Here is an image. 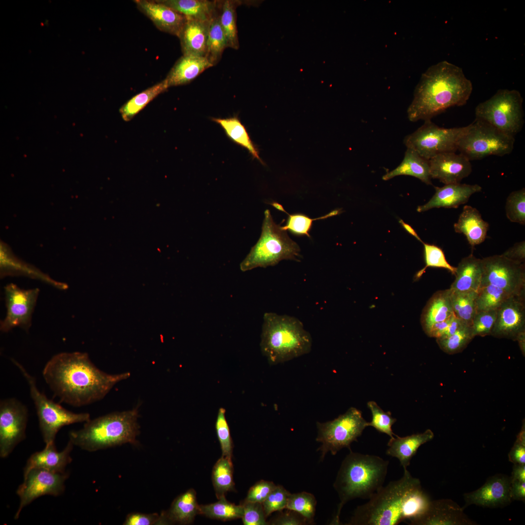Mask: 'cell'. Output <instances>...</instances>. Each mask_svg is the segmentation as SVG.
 <instances>
[{"label":"cell","mask_w":525,"mask_h":525,"mask_svg":"<svg viewBox=\"0 0 525 525\" xmlns=\"http://www.w3.org/2000/svg\"><path fill=\"white\" fill-rule=\"evenodd\" d=\"M42 375L61 402L80 407L104 398L130 373H107L94 365L88 353L76 351L53 355L45 365Z\"/></svg>","instance_id":"cell-1"},{"label":"cell","mask_w":525,"mask_h":525,"mask_svg":"<svg viewBox=\"0 0 525 525\" xmlns=\"http://www.w3.org/2000/svg\"><path fill=\"white\" fill-rule=\"evenodd\" d=\"M403 470L400 479L383 486L366 503L357 507L346 525H409L422 514L431 500L420 480Z\"/></svg>","instance_id":"cell-2"},{"label":"cell","mask_w":525,"mask_h":525,"mask_svg":"<svg viewBox=\"0 0 525 525\" xmlns=\"http://www.w3.org/2000/svg\"><path fill=\"white\" fill-rule=\"evenodd\" d=\"M472 84L462 69L447 61L432 65L422 74L407 110L409 120H431L454 106L465 105Z\"/></svg>","instance_id":"cell-3"},{"label":"cell","mask_w":525,"mask_h":525,"mask_svg":"<svg viewBox=\"0 0 525 525\" xmlns=\"http://www.w3.org/2000/svg\"><path fill=\"white\" fill-rule=\"evenodd\" d=\"M389 463L377 455L350 451L333 483L340 502L331 525L340 524L341 511L347 503L356 498L368 500L383 486Z\"/></svg>","instance_id":"cell-4"},{"label":"cell","mask_w":525,"mask_h":525,"mask_svg":"<svg viewBox=\"0 0 525 525\" xmlns=\"http://www.w3.org/2000/svg\"><path fill=\"white\" fill-rule=\"evenodd\" d=\"M138 408L114 412L85 422L69 433V440L83 450L94 452L126 443L136 444L140 426Z\"/></svg>","instance_id":"cell-5"},{"label":"cell","mask_w":525,"mask_h":525,"mask_svg":"<svg viewBox=\"0 0 525 525\" xmlns=\"http://www.w3.org/2000/svg\"><path fill=\"white\" fill-rule=\"evenodd\" d=\"M262 326L261 350L272 365L308 353L312 339L302 322L295 317L265 313Z\"/></svg>","instance_id":"cell-6"},{"label":"cell","mask_w":525,"mask_h":525,"mask_svg":"<svg viewBox=\"0 0 525 525\" xmlns=\"http://www.w3.org/2000/svg\"><path fill=\"white\" fill-rule=\"evenodd\" d=\"M300 247L276 224L268 210L264 211L262 233L257 243L241 262L240 268L245 272L257 267L274 266L283 260L299 261Z\"/></svg>","instance_id":"cell-7"},{"label":"cell","mask_w":525,"mask_h":525,"mask_svg":"<svg viewBox=\"0 0 525 525\" xmlns=\"http://www.w3.org/2000/svg\"><path fill=\"white\" fill-rule=\"evenodd\" d=\"M11 360L28 384L45 445L54 443L56 436L62 427L73 423L86 422L90 420L88 413L71 412L49 399L38 389L35 378L18 361L13 358Z\"/></svg>","instance_id":"cell-8"},{"label":"cell","mask_w":525,"mask_h":525,"mask_svg":"<svg viewBox=\"0 0 525 525\" xmlns=\"http://www.w3.org/2000/svg\"><path fill=\"white\" fill-rule=\"evenodd\" d=\"M523 98L515 89H499L475 107L476 119L484 121L505 134L515 137L524 123Z\"/></svg>","instance_id":"cell-9"},{"label":"cell","mask_w":525,"mask_h":525,"mask_svg":"<svg viewBox=\"0 0 525 525\" xmlns=\"http://www.w3.org/2000/svg\"><path fill=\"white\" fill-rule=\"evenodd\" d=\"M368 426V422L363 417L361 411L352 407L333 420L317 422L315 440L321 444L317 449L320 452V461H323L329 452L334 455L344 448L351 450V444L357 441Z\"/></svg>","instance_id":"cell-10"},{"label":"cell","mask_w":525,"mask_h":525,"mask_svg":"<svg viewBox=\"0 0 525 525\" xmlns=\"http://www.w3.org/2000/svg\"><path fill=\"white\" fill-rule=\"evenodd\" d=\"M515 140V137L475 118L460 140L457 151L470 161L493 155L501 157L512 152Z\"/></svg>","instance_id":"cell-11"},{"label":"cell","mask_w":525,"mask_h":525,"mask_svg":"<svg viewBox=\"0 0 525 525\" xmlns=\"http://www.w3.org/2000/svg\"><path fill=\"white\" fill-rule=\"evenodd\" d=\"M468 128L469 125L445 128L428 120L424 121L417 130L407 135L403 142L406 148L414 150L429 160L440 154L457 151L459 141Z\"/></svg>","instance_id":"cell-12"},{"label":"cell","mask_w":525,"mask_h":525,"mask_svg":"<svg viewBox=\"0 0 525 525\" xmlns=\"http://www.w3.org/2000/svg\"><path fill=\"white\" fill-rule=\"evenodd\" d=\"M483 272L480 286L498 287L512 296H525L524 263L496 255L482 259ZM480 288V287H479Z\"/></svg>","instance_id":"cell-13"},{"label":"cell","mask_w":525,"mask_h":525,"mask_svg":"<svg viewBox=\"0 0 525 525\" xmlns=\"http://www.w3.org/2000/svg\"><path fill=\"white\" fill-rule=\"evenodd\" d=\"M4 292L6 311L5 317L0 321V331L7 332L19 327L28 332L32 325L39 289H24L11 283L5 286Z\"/></svg>","instance_id":"cell-14"},{"label":"cell","mask_w":525,"mask_h":525,"mask_svg":"<svg viewBox=\"0 0 525 525\" xmlns=\"http://www.w3.org/2000/svg\"><path fill=\"white\" fill-rule=\"evenodd\" d=\"M27 406L15 398L0 402V456L7 457L26 438Z\"/></svg>","instance_id":"cell-15"},{"label":"cell","mask_w":525,"mask_h":525,"mask_svg":"<svg viewBox=\"0 0 525 525\" xmlns=\"http://www.w3.org/2000/svg\"><path fill=\"white\" fill-rule=\"evenodd\" d=\"M69 476L66 472H55L40 468L31 470L17 489L20 502L14 519H18L23 508L36 498L44 495L57 496L62 494Z\"/></svg>","instance_id":"cell-16"},{"label":"cell","mask_w":525,"mask_h":525,"mask_svg":"<svg viewBox=\"0 0 525 525\" xmlns=\"http://www.w3.org/2000/svg\"><path fill=\"white\" fill-rule=\"evenodd\" d=\"M523 332H525V296H512L497 310L490 335L516 341Z\"/></svg>","instance_id":"cell-17"},{"label":"cell","mask_w":525,"mask_h":525,"mask_svg":"<svg viewBox=\"0 0 525 525\" xmlns=\"http://www.w3.org/2000/svg\"><path fill=\"white\" fill-rule=\"evenodd\" d=\"M510 477L498 474L489 478L475 491L464 494L465 505H471L495 508L503 507L512 501L510 496Z\"/></svg>","instance_id":"cell-18"},{"label":"cell","mask_w":525,"mask_h":525,"mask_svg":"<svg viewBox=\"0 0 525 525\" xmlns=\"http://www.w3.org/2000/svg\"><path fill=\"white\" fill-rule=\"evenodd\" d=\"M431 178L445 184L458 183L472 171L470 160L461 153L446 152L429 160Z\"/></svg>","instance_id":"cell-19"},{"label":"cell","mask_w":525,"mask_h":525,"mask_svg":"<svg viewBox=\"0 0 525 525\" xmlns=\"http://www.w3.org/2000/svg\"><path fill=\"white\" fill-rule=\"evenodd\" d=\"M464 509L451 499L431 500L425 511L410 525H472Z\"/></svg>","instance_id":"cell-20"},{"label":"cell","mask_w":525,"mask_h":525,"mask_svg":"<svg viewBox=\"0 0 525 525\" xmlns=\"http://www.w3.org/2000/svg\"><path fill=\"white\" fill-rule=\"evenodd\" d=\"M138 8L160 31L178 37L186 18L158 0H135Z\"/></svg>","instance_id":"cell-21"},{"label":"cell","mask_w":525,"mask_h":525,"mask_svg":"<svg viewBox=\"0 0 525 525\" xmlns=\"http://www.w3.org/2000/svg\"><path fill=\"white\" fill-rule=\"evenodd\" d=\"M435 193L425 204L419 206L417 210L421 212L433 208H457L468 202L470 196L479 192L482 188L478 184L453 183L441 187H435Z\"/></svg>","instance_id":"cell-22"},{"label":"cell","mask_w":525,"mask_h":525,"mask_svg":"<svg viewBox=\"0 0 525 525\" xmlns=\"http://www.w3.org/2000/svg\"><path fill=\"white\" fill-rule=\"evenodd\" d=\"M74 445L69 440L66 446L58 452L54 443L47 444L43 450L33 454L27 460L24 468L23 476L35 468H40L55 472H65L66 467L70 464Z\"/></svg>","instance_id":"cell-23"},{"label":"cell","mask_w":525,"mask_h":525,"mask_svg":"<svg viewBox=\"0 0 525 525\" xmlns=\"http://www.w3.org/2000/svg\"><path fill=\"white\" fill-rule=\"evenodd\" d=\"M197 514H199V505L196 493L193 489H190L177 496L168 510L160 513L159 525L190 524Z\"/></svg>","instance_id":"cell-24"},{"label":"cell","mask_w":525,"mask_h":525,"mask_svg":"<svg viewBox=\"0 0 525 525\" xmlns=\"http://www.w3.org/2000/svg\"><path fill=\"white\" fill-rule=\"evenodd\" d=\"M210 21L186 18L178 36L183 55L205 57Z\"/></svg>","instance_id":"cell-25"},{"label":"cell","mask_w":525,"mask_h":525,"mask_svg":"<svg viewBox=\"0 0 525 525\" xmlns=\"http://www.w3.org/2000/svg\"><path fill=\"white\" fill-rule=\"evenodd\" d=\"M434 437L433 432L430 429H427L422 433L391 438L387 443L386 454L397 458L403 468H406L419 448L432 440Z\"/></svg>","instance_id":"cell-26"},{"label":"cell","mask_w":525,"mask_h":525,"mask_svg":"<svg viewBox=\"0 0 525 525\" xmlns=\"http://www.w3.org/2000/svg\"><path fill=\"white\" fill-rule=\"evenodd\" d=\"M212 66L205 57L183 54L175 62L165 79L169 87L185 85Z\"/></svg>","instance_id":"cell-27"},{"label":"cell","mask_w":525,"mask_h":525,"mask_svg":"<svg viewBox=\"0 0 525 525\" xmlns=\"http://www.w3.org/2000/svg\"><path fill=\"white\" fill-rule=\"evenodd\" d=\"M489 227L479 211L468 205L464 206L457 222L454 225L455 231L463 234L472 248L485 241Z\"/></svg>","instance_id":"cell-28"},{"label":"cell","mask_w":525,"mask_h":525,"mask_svg":"<svg viewBox=\"0 0 525 525\" xmlns=\"http://www.w3.org/2000/svg\"><path fill=\"white\" fill-rule=\"evenodd\" d=\"M482 272V259L476 258L472 254L463 258L456 267L455 278L449 289L455 291L477 292L480 286Z\"/></svg>","instance_id":"cell-29"},{"label":"cell","mask_w":525,"mask_h":525,"mask_svg":"<svg viewBox=\"0 0 525 525\" xmlns=\"http://www.w3.org/2000/svg\"><path fill=\"white\" fill-rule=\"evenodd\" d=\"M449 288L435 292L422 310L420 323L425 333L434 324L445 320L454 315Z\"/></svg>","instance_id":"cell-30"},{"label":"cell","mask_w":525,"mask_h":525,"mask_svg":"<svg viewBox=\"0 0 525 525\" xmlns=\"http://www.w3.org/2000/svg\"><path fill=\"white\" fill-rule=\"evenodd\" d=\"M0 268L1 278L8 275H23L38 280L61 290H65L69 288L67 283L55 280L37 269L23 263L6 250L1 251Z\"/></svg>","instance_id":"cell-31"},{"label":"cell","mask_w":525,"mask_h":525,"mask_svg":"<svg viewBox=\"0 0 525 525\" xmlns=\"http://www.w3.org/2000/svg\"><path fill=\"white\" fill-rule=\"evenodd\" d=\"M184 16L186 18L210 21L219 10L218 0H159Z\"/></svg>","instance_id":"cell-32"},{"label":"cell","mask_w":525,"mask_h":525,"mask_svg":"<svg viewBox=\"0 0 525 525\" xmlns=\"http://www.w3.org/2000/svg\"><path fill=\"white\" fill-rule=\"evenodd\" d=\"M402 175L412 176L427 185H432L429 160L410 148H407L401 164L384 175L382 179L387 180Z\"/></svg>","instance_id":"cell-33"},{"label":"cell","mask_w":525,"mask_h":525,"mask_svg":"<svg viewBox=\"0 0 525 525\" xmlns=\"http://www.w3.org/2000/svg\"><path fill=\"white\" fill-rule=\"evenodd\" d=\"M166 79L135 95L119 109L122 119L128 122L151 101L169 88Z\"/></svg>","instance_id":"cell-34"},{"label":"cell","mask_w":525,"mask_h":525,"mask_svg":"<svg viewBox=\"0 0 525 525\" xmlns=\"http://www.w3.org/2000/svg\"><path fill=\"white\" fill-rule=\"evenodd\" d=\"M241 1L234 0L220 1V22L225 35L228 47L237 50L239 47L236 24V8Z\"/></svg>","instance_id":"cell-35"},{"label":"cell","mask_w":525,"mask_h":525,"mask_svg":"<svg viewBox=\"0 0 525 525\" xmlns=\"http://www.w3.org/2000/svg\"><path fill=\"white\" fill-rule=\"evenodd\" d=\"M211 478L217 499L234 489L232 459L222 456L215 463Z\"/></svg>","instance_id":"cell-36"},{"label":"cell","mask_w":525,"mask_h":525,"mask_svg":"<svg viewBox=\"0 0 525 525\" xmlns=\"http://www.w3.org/2000/svg\"><path fill=\"white\" fill-rule=\"evenodd\" d=\"M228 47L227 41L220 22L219 8L209 23L205 57L214 66L221 59L224 51Z\"/></svg>","instance_id":"cell-37"},{"label":"cell","mask_w":525,"mask_h":525,"mask_svg":"<svg viewBox=\"0 0 525 525\" xmlns=\"http://www.w3.org/2000/svg\"><path fill=\"white\" fill-rule=\"evenodd\" d=\"M450 291L451 304L455 315L471 326L477 312L476 300L477 292L455 291L451 289Z\"/></svg>","instance_id":"cell-38"},{"label":"cell","mask_w":525,"mask_h":525,"mask_svg":"<svg viewBox=\"0 0 525 525\" xmlns=\"http://www.w3.org/2000/svg\"><path fill=\"white\" fill-rule=\"evenodd\" d=\"M212 120L221 126L228 138L245 148L254 158L262 163L258 150L251 141L245 127L237 117L226 119L213 118Z\"/></svg>","instance_id":"cell-39"},{"label":"cell","mask_w":525,"mask_h":525,"mask_svg":"<svg viewBox=\"0 0 525 525\" xmlns=\"http://www.w3.org/2000/svg\"><path fill=\"white\" fill-rule=\"evenodd\" d=\"M218 499V501L213 503L199 505V514L223 521L241 519L243 515L241 504L236 505L232 503L225 496Z\"/></svg>","instance_id":"cell-40"},{"label":"cell","mask_w":525,"mask_h":525,"mask_svg":"<svg viewBox=\"0 0 525 525\" xmlns=\"http://www.w3.org/2000/svg\"><path fill=\"white\" fill-rule=\"evenodd\" d=\"M270 204L278 210L285 212L288 215L286 224L284 226L281 227L282 230H288L296 235H306L308 237H310L309 232L314 221L326 219L340 213V210H335L324 216L312 219L302 213L290 214L285 211L281 205L277 202H273Z\"/></svg>","instance_id":"cell-41"},{"label":"cell","mask_w":525,"mask_h":525,"mask_svg":"<svg viewBox=\"0 0 525 525\" xmlns=\"http://www.w3.org/2000/svg\"><path fill=\"white\" fill-rule=\"evenodd\" d=\"M510 296L512 295L493 285L481 286L476 300L477 312L497 310Z\"/></svg>","instance_id":"cell-42"},{"label":"cell","mask_w":525,"mask_h":525,"mask_svg":"<svg viewBox=\"0 0 525 525\" xmlns=\"http://www.w3.org/2000/svg\"><path fill=\"white\" fill-rule=\"evenodd\" d=\"M474 337L471 326L465 324L453 334L436 338V341L442 351L454 354L463 351Z\"/></svg>","instance_id":"cell-43"},{"label":"cell","mask_w":525,"mask_h":525,"mask_svg":"<svg viewBox=\"0 0 525 525\" xmlns=\"http://www.w3.org/2000/svg\"><path fill=\"white\" fill-rule=\"evenodd\" d=\"M316 500L312 493L302 491L290 493L286 508L297 512L305 519L307 523H312L315 513Z\"/></svg>","instance_id":"cell-44"},{"label":"cell","mask_w":525,"mask_h":525,"mask_svg":"<svg viewBox=\"0 0 525 525\" xmlns=\"http://www.w3.org/2000/svg\"><path fill=\"white\" fill-rule=\"evenodd\" d=\"M424 247V257L425 265L418 271L414 280H418L425 272L428 267L444 268L455 275L456 267L452 266L447 261L442 249L438 246L422 242Z\"/></svg>","instance_id":"cell-45"},{"label":"cell","mask_w":525,"mask_h":525,"mask_svg":"<svg viewBox=\"0 0 525 525\" xmlns=\"http://www.w3.org/2000/svg\"><path fill=\"white\" fill-rule=\"evenodd\" d=\"M367 405L372 414V420L368 422V426L374 427L378 431L385 434L390 438L396 436L392 430V426L397 420L391 416L390 412H385L375 402L369 401Z\"/></svg>","instance_id":"cell-46"},{"label":"cell","mask_w":525,"mask_h":525,"mask_svg":"<svg viewBox=\"0 0 525 525\" xmlns=\"http://www.w3.org/2000/svg\"><path fill=\"white\" fill-rule=\"evenodd\" d=\"M225 413L226 410L224 408L221 407L219 409L215 422V430L221 449L222 455L232 459L233 443Z\"/></svg>","instance_id":"cell-47"},{"label":"cell","mask_w":525,"mask_h":525,"mask_svg":"<svg viewBox=\"0 0 525 525\" xmlns=\"http://www.w3.org/2000/svg\"><path fill=\"white\" fill-rule=\"evenodd\" d=\"M506 211L507 218L511 222L525 225V188L514 191L508 195L507 199Z\"/></svg>","instance_id":"cell-48"},{"label":"cell","mask_w":525,"mask_h":525,"mask_svg":"<svg viewBox=\"0 0 525 525\" xmlns=\"http://www.w3.org/2000/svg\"><path fill=\"white\" fill-rule=\"evenodd\" d=\"M290 493L282 486L277 485L262 503L266 517H267L275 511H280L285 509Z\"/></svg>","instance_id":"cell-49"},{"label":"cell","mask_w":525,"mask_h":525,"mask_svg":"<svg viewBox=\"0 0 525 525\" xmlns=\"http://www.w3.org/2000/svg\"><path fill=\"white\" fill-rule=\"evenodd\" d=\"M497 315V310L477 312L471 328L474 337L490 335Z\"/></svg>","instance_id":"cell-50"},{"label":"cell","mask_w":525,"mask_h":525,"mask_svg":"<svg viewBox=\"0 0 525 525\" xmlns=\"http://www.w3.org/2000/svg\"><path fill=\"white\" fill-rule=\"evenodd\" d=\"M241 504L243 507L241 519L244 525H268L261 503L244 501Z\"/></svg>","instance_id":"cell-51"},{"label":"cell","mask_w":525,"mask_h":525,"mask_svg":"<svg viewBox=\"0 0 525 525\" xmlns=\"http://www.w3.org/2000/svg\"><path fill=\"white\" fill-rule=\"evenodd\" d=\"M465 324L454 315L445 320L433 324L425 333L436 338L448 336Z\"/></svg>","instance_id":"cell-52"},{"label":"cell","mask_w":525,"mask_h":525,"mask_svg":"<svg viewBox=\"0 0 525 525\" xmlns=\"http://www.w3.org/2000/svg\"><path fill=\"white\" fill-rule=\"evenodd\" d=\"M276 486L272 481L261 480L250 487L244 501L262 504Z\"/></svg>","instance_id":"cell-53"},{"label":"cell","mask_w":525,"mask_h":525,"mask_svg":"<svg viewBox=\"0 0 525 525\" xmlns=\"http://www.w3.org/2000/svg\"><path fill=\"white\" fill-rule=\"evenodd\" d=\"M509 461L514 464H525V423L517 436L516 441L508 455Z\"/></svg>","instance_id":"cell-54"},{"label":"cell","mask_w":525,"mask_h":525,"mask_svg":"<svg viewBox=\"0 0 525 525\" xmlns=\"http://www.w3.org/2000/svg\"><path fill=\"white\" fill-rule=\"evenodd\" d=\"M286 509L287 511L284 512H283L282 510L280 511V513L268 522V524L272 525H303L308 523L305 519L297 512Z\"/></svg>","instance_id":"cell-55"},{"label":"cell","mask_w":525,"mask_h":525,"mask_svg":"<svg viewBox=\"0 0 525 525\" xmlns=\"http://www.w3.org/2000/svg\"><path fill=\"white\" fill-rule=\"evenodd\" d=\"M159 522L160 514L157 513L146 514L140 512H132L126 516L123 525H159Z\"/></svg>","instance_id":"cell-56"},{"label":"cell","mask_w":525,"mask_h":525,"mask_svg":"<svg viewBox=\"0 0 525 525\" xmlns=\"http://www.w3.org/2000/svg\"><path fill=\"white\" fill-rule=\"evenodd\" d=\"M513 261L524 263L525 259V242L516 243L512 247L502 254Z\"/></svg>","instance_id":"cell-57"},{"label":"cell","mask_w":525,"mask_h":525,"mask_svg":"<svg viewBox=\"0 0 525 525\" xmlns=\"http://www.w3.org/2000/svg\"><path fill=\"white\" fill-rule=\"evenodd\" d=\"M510 496L511 500L525 501V482L511 481Z\"/></svg>","instance_id":"cell-58"},{"label":"cell","mask_w":525,"mask_h":525,"mask_svg":"<svg viewBox=\"0 0 525 525\" xmlns=\"http://www.w3.org/2000/svg\"><path fill=\"white\" fill-rule=\"evenodd\" d=\"M511 481L525 482V464H514Z\"/></svg>","instance_id":"cell-59"},{"label":"cell","mask_w":525,"mask_h":525,"mask_svg":"<svg viewBox=\"0 0 525 525\" xmlns=\"http://www.w3.org/2000/svg\"><path fill=\"white\" fill-rule=\"evenodd\" d=\"M399 223L402 225V227L408 233L415 237L418 240H419L420 242H422V240L420 239L417 232L409 225L405 223L401 219L399 220Z\"/></svg>","instance_id":"cell-60"},{"label":"cell","mask_w":525,"mask_h":525,"mask_svg":"<svg viewBox=\"0 0 525 525\" xmlns=\"http://www.w3.org/2000/svg\"><path fill=\"white\" fill-rule=\"evenodd\" d=\"M518 342L520 348L522 353L525 355V332L521 333L517 337L516 340Z\"/></svg>","instance_id":"cell-61"}]
</instances>
